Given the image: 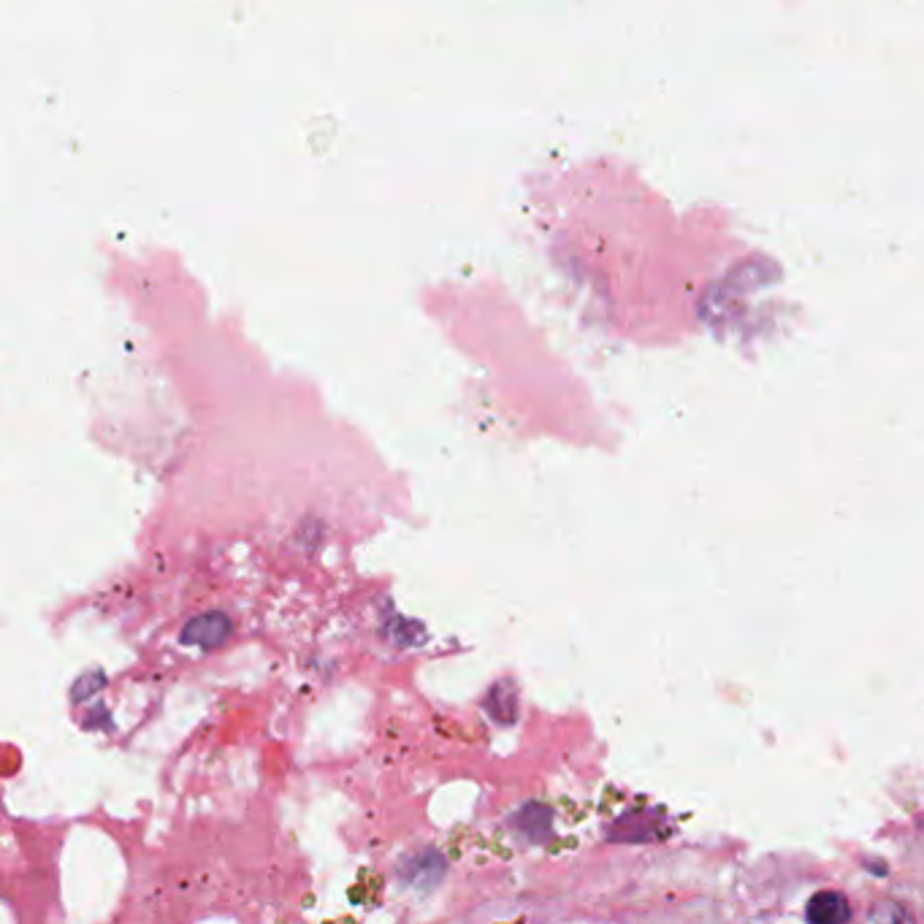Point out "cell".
<instances>
[{
  "mask_svg": "<svg viewBox=\"0 0 924 924\" xmlns=\"http://www.w3.org/2000/svg\"><path fill=\"white\" fill-rule=\"evenodd\" d=\"M230 632H234V627H230L228 616L204 613L187 621V627L183 629V642L185 646H198L204 651H212V648H220Z\"/></svg>",
  "mask_w": 924,
  "mask_h": 924,
  "instance_id": "obj_1",
  "label": "cell"
},
{
  "mask_svg": "<svg viewBox=\"0 0 924 924\" xmlns=\"http://www.w3.org/2000/svg\"><path fill=\"white\" fill-rule=\"evenodd\" d=\"M852 916L846 897L835 895V892H819L808 905V920L829 924V922H846Z\"/></svg>",
  "mask_w": 924,
  "mask_h": 924,
  "instance_id": "obj_2",
  "label": "cell"
}]
</instances>
